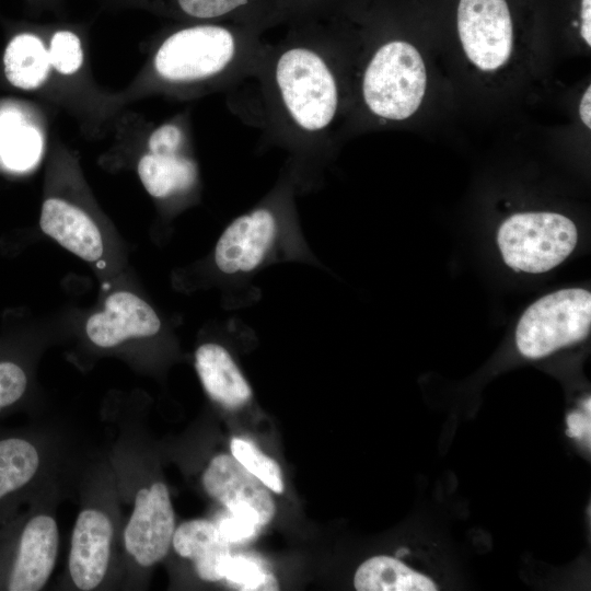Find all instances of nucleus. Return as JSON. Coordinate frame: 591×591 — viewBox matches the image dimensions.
<instances>
[{
	"label": "nucleus",
	"mask_w": 591,
	"mask_h": 591,
	"mask_svg": "<svg viewBox=\"0 0 591 591\" xmlns=\"http://www.w3.org/2000/svg\"><path fill=\"white\" fill-rule=\"evenodd\" d=\"M335 57L324 38L291 37L267 45L254 77L268 131L290 153L300 194L322 182L341 111Z\"/></svg>",
	"instance_id": "1"
},
{
	"label": "nucleus",
	"mask_w": 591,
	"mask_h": 591,
	"mask_svg": "<svg viewBox=\"0 0 591 591\" xmlns=\"http://www.w3.org/2000/svg\"><path fill=\"white\" fill-rule=\"evenodd\" d=\"M298 194L297 179L287 163L274 187L234 218L216 242L211 263L232 310L259 301L262 293L253 281L274 264L293 262L324 268L301 229Z\"/></svg>",
	"instance_id": "2"
},
{
	"label": "nucleus",
	"mask_w": 591,
	"mask_h": 591,
	"mask_svg": "<svg viewBox=\"0 0 591 591\" xmlns=\"http://www.w3.org/2000/svg\"><path fill=\"white\" fill-rule=\"evenodd\" d=\"M266 47L244 28L196 24L169 35L153 63L158 77L167 83L233 86L256 76Z\"/></svg>",
	"instance_id": "3"
},
{
	"label": "nucleus",
	"mask_w": 591,
	"mask_h": 591,
	"mask_svg": "<svg viewBox=\"0 0 591 591\" xmlns=\"http://www.w3.org/2000/svg\"><path fill=\"white\" fill-rule=\"evenodd\" d=\"M427 84L418 50L404 40H390L375 49L361 80L368 111L380 121L403 120L419 107Z\"/></svg>",
	"instance_id": "4"
},
{
	"label": "nucleus",
	"mask_w": 591,
	"mask_h": 591,
	"mask_svg": "<svg viewBox=\"0 0 591 591\" xmlns=\"http://www.w3.org/2000/svg\"><path fill=\"white\" fill-rule=\"evenodd\" d=\"M577 228L554 212H523L499 228L497 242L505 263L514 270L540 274L563 263L577 244Z\"/></svg>",
	"instance_id": "5"
},
{
	"label": "nucleus",
	"mask_w": 591,
	"mask_h": 591,
	"mask_svg": "<svg viewBox=\"0 0 591 591\" xmlns=\"http://www.w3.org/2000/svg\"><path fill=\"white\" fill-rule=\"evenodd\" d=\"M590 325V292L581 288L561 289L524 311L515 329L517 347L526 358H542L586 338Z\"/></svg>",
	"instance_id": "6"
},
{
	"label": "nucleus",
	"mask_w": 591,
	"mask_h": 591,
	"mask_svg": "<svg viewBox=\"0 0 591 591\" xmlns=\"http://www.w3.org/2000/svg\"><path fill=\"white\" fill-rule=\"evenodd\" d=\"M0 545V588L38 591L47 583L58 554V526L45 513L34 514Z\"/></svg>",
	"instance_id": "7"
},
{
	"label": "nucleus",
	"mask_w": 591,
	"mask_h": 591,
	"mask_svg": "<svg viewBox=\"0 0 591 591\" xmlns=\"http://www.w3.org/2000/svg\"><path fill=\"white\" fill-rule=\"evenodd\" d=\"M457 31L466 56L477 68L496 70L509 59L513 30L506 0H460Z\"/></svg>",
	"instance_id": "8"
},
{
	"label": "nucleus",
	"mask_w": 591,
	"mask_h": 591,
	"mask_svg": "<svg viewBox=\"0 0 591 591\" xmlns=\"http://www.w3.org/2000/svg\"><path fill=\"white\" fill-rule=\"evenodd\" d=\"M175 517L165 484L157 482L141 488L124 532L128 554L142 567L162 560L172 544Z\"/></svg>",
	"instance_id": "9"
},
{
	"label": "nucleus",
	"mask_w": 591,
	"mask_h": 591,
	"mask_svg": "<svg viewBox=\"0 0 591 591\" xmlns=\"http://www.w3.org/2000/svg\"><path fill=\"white\" fill-rule=\"evenodd\" d=\"M202 485L230 513L258 526L275 517L276 506L268 488L232 455L215 456L204 472Z\"/></svg>",
	"instance_id": "10"
},
{
	"label": "nucleus",
	"mask_w": 591,
	"mask_h": 591,
	"mask_svg": "<svg viewBox=\"0 0 591 591\" xmlns=\"http://www.w3.org/2000/svg\"><path fill=\"white\" fill-rule=\"evenodd\" d=\"M114 529L101 510L84 509L76 521L69 554V571L76 587L89 591L104 579L111 557Z\"/></svg>",
	"instance_id": "11"
},
{
	"label": "nucleus",
	"mask_w": 591,
	"mask_h": 591,
	"mask_svg": "<svg viewBox=\"0 0 591 591\" xmlns=\"http://www.w3.org/2000/svg\"><path fill=\"white\" fill-rule=\"evenodd\" d=\"M161 325L150 304L131 292L118 291L107 297L104 311L88 320L85 331L93 344L108 348L130 337L153 336Z\"/></svg>",
	"instance_id": "12"
},
{
	"label": "nucleus",
	"mask_w": 591,
	"mask_h": 591,
	"mask_svg": "<svg viewBox=\"0 0 591 591\" xmlns=\"http://www.w3.org/2000/svg\"><path fill=\"white\" fill-rule=\"evenodd\" d=\"M195 368L208 396L224 408L239 409L252 399L251 385L224 345L218 341L199 345Z\"/></svg>",
	"instance_id": "13"
},
{
	"label": "nucleus",
	"mask_w": 591,
	"mask_h": 591,
	"mask_svg": "<svg viewBox=\"0 0 591 591\" xmlns=\"http://www.w3.org/2000/svg\"><path fill=\"white\" fill-rule=\"evenodd\" d=\"M42 457L37 445L24 434H0V530L7 529L12 510L33 484Z\"/></svg>",
	"instance_id": "14"
},
{
	"label": "nucleus",
	"mask_w": 591,
	"mask_h": 591,
	"mask_svg": "<svg viewBox=\"0 0 591 591\" xmlns=\"http://www.w3.org/2000/svg\"><path fill=\"white\" fill-rule=\"evenodd\" d=\"M40 229L68 251L88 262L103 254V241L96 224L78 207L49 198L42 208Z\"/></svg>",
	"instance_id": "15"
},
{
	"label": "nucleus",
	"mask_w": 591,
	"mask_h": 591,
	"mask_svg": "<svg viewBox=\"0 0 591 591\" xmlns=\"http://www.w3.org/2000/svg\"><path fill=\"white\" fill-rule=\"evenodd\" d=\"M172 544L179 556L193 560L200 579H223L231 544L216 524L202 519L186 521L174 531Z\"/></svg>",
	"instance_id": "16"
},
{
	"label": "nucleus",
	"mask_w": 591,
	"mask_h": 591,
	"mask_svg": "<svg viewBox=\"0 0 591 591\" xmlns=\"http://www.w3.org/2000/svg\"><path fill=\"white\" fill-rule=\"evenodd\" d=\"M138 174L146 190L158 199L186 196L198 184L197 163L185 149L142 155Z\"/></svg>",
	"instance_id": "17"
},
{
	"label": "nucleus",
	"mask_w": 591,
	"mask_h": 591,
	"mask_svg": "<svg viewBox=\"0 0 591 591\" xmlns=\"http://www.w3.org/2000/svg\"><path fill=\"white\" fill-rule=\"evenodd\" d=\"M43 138L39 130L20 112L0 111V164L13 172H25L40 160Z\"/></svg>",
	"instance_id": "18"
},
{
	"label": "nucleus",
	"mask_w": 591,
	"mask_h": 591,
	"mask_svg": "<svg viewBox=\"0 0 591 591\" xmlns=\"http://www.w3.org/2000/svg\"><path fill=\"white\" fill-rule=\"evenodd\" d=\"M50 67L48 49L36 35L21 33L7 45L4 74L14 86L23 90L38 88L46 81Z\"/></svg>",
	"instance_id": "19"
},
{
	"label": "nucleus",
	"mask_w": 591,
	"mask_h": 591,
	"mask_svg": "<svg viewBox=\"0 0 591 591\" xmlns=\"http://www.w3.org/2000/svg\"><path fill=\"white\" fill-rule=\"evenodd\" d=\"M354 586L358 591H436L428 577L390 556H375L357 569Z\"/></svg>",
	"instance_id": "20"
},
{
	"label": "nucleus",
	"mask_w": 591,
	"mask_h": 591,
	"mask_svg": "<svg viewBox=\"0 0 591 591\" xmlns=\"http://www.w3.org/2000/svg\"><path fill=\"white\" fill-rule=\"evenodd\" d=\"M223 579L235 589L244 591L279 590L276 577L264 568L259 559L247 555H231Z\"/></svg>",
	"instance_id": "21"
},
{
	"label": "nucleus",
	"mask_w": 591,
	"mask_h": 591,
	"mask_svg": "<svg viewBox=\"0 0 591 591\" xmlns=\"http://www.w3.org/2000/svg\"><path fill=\"white\" fill-rule=\"evenodd\" d=\"M231 452L232 456L268 489L277 494L283 491L285 485L279 464L259 451L255 444L234 438L231 441Z\"/></svg>",
	"instance_id": "22"
},
{
	"label": "nucleus",
	"mask_w": 591,
	"mask_h": 591,
	"mask_svg": "<svg viewBox=\"0 0 591 591\" xmlns=\"http://www.w3.org/2000/svg\"><path fill=\"white\" fill-rule=\"evenodd\" d=\"M50 66L62 74H72L79 70L83 54L79 37L70 31L54 34L48 49Z\"/></svg>",
	"instance_id": "23"
},
{
	"label": "nucleus",
	"mask_w": 591,
	"mask_h": 591,
	"mask_svg": "<svg viewBox=\"0 0 591 591\" xmlns=\"http://www.w3.org/2000/svg\"><path fill=\"white\" fill-rule=\"evenodd\" d=\"M177 9L196 20H217L243 10L251 0H174Z\"/></svg>",
	"instance_id": "24"
},
{
	"label": "nucleus",
	"mask_w": 591,
	"mask_h": 591,
	"mask_svg": "<svg viewBox=\"0 0 591 591\" xmlns=\"http://www.w3.org/2000/svg\"><path fill=\"white\" fill-rule=\"evenodd\" d=\"M23 367L11 360H0V413L13 407L27 390Z\"/></svg>",
	"instance_id": "25"
},
{
	"label": "nucleus",
	"mask_w": 591,
	"mask_h": 591,
	"mask_svg": "<svg viewBox=\"0 0 591 591\" xmlns=\"http://www.w3.org/2000/svg\"><path fill=\"white\" fill-rule=\"evenodd\" d=\"M186 136L181 125L166 123L158 127L149 137L150 153H171L185 149Z\"/></svg>",
	"instance_id": "26"
},
{
	"label": "nucleus",
	"mask_w": 591,
	"mask_h": 591,
	"mask_svg": "<svg viewBox=\"0 0 591 591\" xmlns=\"http://www.w3.org/2000/svg\"><path fill=\"white\" fill-rule=\"evenodd\" d=\"M217 526L230 544L250 541L257 535L260 529L253 522L232 513L222 518Z\"/></svg>",
	"instance_id": "27"
},
{
	"label": "nucleus",
	"mask_w": 591,
	"mask_h": 591,
	"mask_svg": "<svg viewBox=\"0 0 591 591\" xmlns=\"http://www.w3.org/2000/svg\"><path fill=\"white\" fill-rule=\"evenodd\" d=\"M569 437L588 440L590 443V398L584 402V413H571L567 417Z\"/></svg>",
	"instance_id": "28"
},
{
	"label": "nucleus",
	"mask_w": 591,
	"mask_h": 591,
	"mask_svg": "<svg viewBox=\"0 0 591 591\" xmlns=\"http://www.w3.org/2000/svg\"><path fill=\"white\" fill-rule=\"evenodd\" d=\"M581 36L586 43L591 45V0H582L581 4Z\"/></svg>",
	"instance_id": "29"
},
{
	"label": "nucleus",
	"mask_w": 591,
	"mask_h": 591,
	"mask_svg": "<svg viewBox=\"0 0 591 591\" xmlns=\"http://www.w3.org/2000/svg\"><path fill=\"white\" fill-rule=\"evenodd\" d=\"M590 105H591V88L589 85L581 99L580 106H579L580 117L583 124L588 126L589 128L591 127V115H590L591 106Z\"/></svg>",
	"instance_id": "30"
},
{
	"label": "nucleus",
	"mask_w": 591,
	"mask_h": 591,
	"mask_svg": "<svg viewBox=\"0 0 591 591\" xmlns=\"http://www.w3.org/2000/svg\"><path fill=\"white\" fill-rule=\"evenodd\" d=\"M409 553L408 548H399L397 552H396V558L398 557H402V556H405Z\"/></svg>",
	"instance_id": "31"
}]
</instances>
